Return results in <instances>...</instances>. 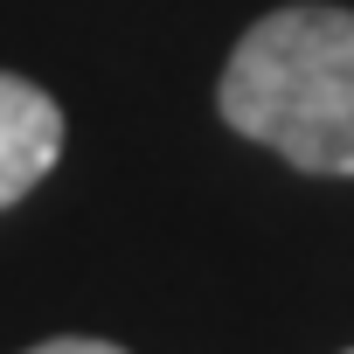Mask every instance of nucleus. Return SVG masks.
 Instances as JSON below:
<instances>
[{
    "instance_id": "7ed1b4c3",
    "label": "nucleus",
    "mask_w": 354,
    "mask_h": 354,
    "mask_svg": "<svg viewBox=\"0 0 354 354\" xmlns=\"http://www.w3.org/2000/svg\"><path fill=\"white\" fill-rule=\"evenodd\" d=\"M28 354H125V347H111V340H84V333H63V340L28 347Z\"/></svg>"
},
{
    "instance_id": "20e7f679",
    "label": "nucleus",
    "mask_w": 354,
    "mask_h": 354,
    "mask_svg": "<svg viewBox=\"0 0 354 354\" xmlns=\"http://www.w3.org/2000/svg\"><path fill=\"white\" fill-rule=\"evenodd\" d=\"M347 354H354V347H347Z\"/></svg>"
},
{
    "instance_id": "f257e3e1",
    "label": "nucleus",
    "mask_w": 354,
    "mask_h": 354,
    "mask_svg": "<svg viewBox=\"0 0 354 354\" xmlns=\"http://www.w3.org/2000/svg\"><path fill=\"white\" fill-rule=\"evenodd\" d=\"M223 118L306 174H354V15H264L223 70Z\"/></svg>"
},
{
    "instance_id": "f03ea898",
    "label": "nucleus",
    "mask_w": 354,
    "mask_h": 354,
    "mask_svg": "<svg viewBox=\"0 0 354 354\" xmlns=\"http://www.w3.org/2000/svg\"><path fill=\"white\" fill-rule=\"evenodd\" d=\"M63 153V111L42 84L0 70V209L21 202Z\"/></svg>"
}]
</instances>
